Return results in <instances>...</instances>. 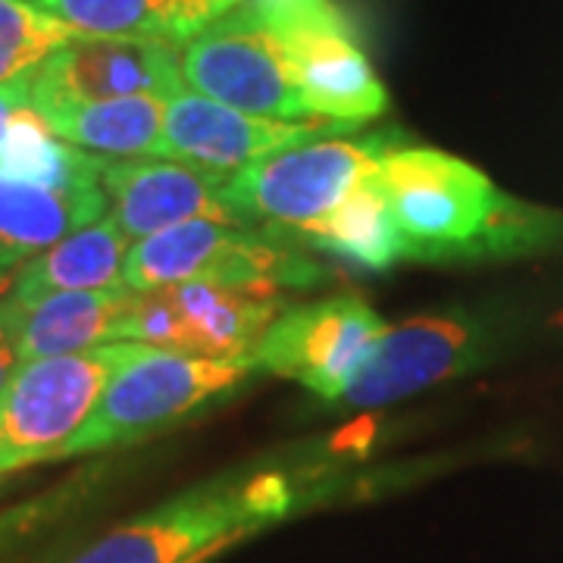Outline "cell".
Segmentation results:
<instances>
[{"label": "cell", "mask_w": 563, "mask_h": 563, "mask_svg": "<svg viewBox=\"0 0 563 563\" xmlns=\"http://www.w3.org/2000/svg\"><path fill=\"white\" fill-rule=\"evenodd\" d=\"M404 261L485 263L563 244V210L498 188L479 166L439 147L401 144L379 161Z\"/></svg>", "instance_id": "obj_1"}, {"label": "cell", "mask_w": 563, "mask_h": 563, "mask_svg": "<svg viewBox=\"0 0 563 563\" xmlns=\"http://www.w3.org/2000/svg\"><path fill=\"white\" fill-rule=\"evenodd\" d=\"M401 144L404 135L395 129L291 144L225 176L222 198L247 229H288L295 235L332 213L363 173Z\"/></svg>", "instance_id": "obj_2"}, {"label": "cell", "mask_w": 563, "mask_h": 563, "mask_svg": "<svg viewBox=\"0 0 563 563\" xmlns=\"http://www.w3.org/2000/svg\"><path fill=\"white\" fill-rule=\"evenodd\" d=\"M254 373V357L207 361L141 347L132 361L117 369L95 413L66 444L63 457L135 444L163 429H173L239 391Z\"/></svg>", "instance_id": "obj_3"}, {"label": "cell", "mask_w": 563, "mask_h": 563, "mask_svg": "<svg viewBox=\"0 0 563 563\" xmlns=\"http://www.w3.org/2000/svg\"><path fill=\"white\" fill-rule=\"evenodd\" d=\"M144 344L110 342L79 354L22 363L0 391V476L60 461L95 413L103 388Z\"/></svg>", "instance_id": "obj_4"}, {"label": "cell", "mask_w": 563, "mask_h": 563, "mask_svg": "<svg viewBox=\"0 0 563 563\" xmlns=\"http://www.w3.org/2000/svg\"><path fill=\"white\" fill-rule=\"evenodd\" d=\"M179 69L188 91L232 110L282 122L320 120L303 103L282 35L247 0L181 44Z\"/></svg>", "instance_id": "obj_5"}, {"label": "cell", "mask_w": 563, "mask_h": 563, "mask_svg": "<svg viewBox=\"0 0 563 563\" xmlns=\"http://www.w3.org/2000/svg\"><path fill=\"white\" fill-rule=\"evenodd\" d=\"M507 322L495 313L451 307L385 329L366 361L344 385V407H383L404 401L422 388L476 373L501 357Z\"/></svg>", "instance_id": "obj_6"}, {"label": "cell", "mask_w": 563, "mask_h": 563, "mask_svg": "<svg viewBox=\"0 0 563 563\" xmlns=\"http://www.w3.org/2000/svg\"><path fill=\"white\" fill-rule=\"evenodd\" d=\"M273 285L179 282L141 291L122 322L120 342H135L185 357L242 361L282 313Z\"/></svg>", "instance_id": "obj_7"}, {"label": "cell", "mask_w": 563, "mask_h": 563, "mask_svg": "<svg viewBox=\"0 0 563 563\" xmlns=\"http://www.w3.org/2000/svg\"><path fill=\"white\" fill-rule=\"evenodd\" d=\"M242 473L195 485L161 507L98 536L57 563H198L201 554L251 532Z\"/></svg>", "instance_id": "obj_8"}, {"label": "cell", "mask_w": 563, "mask_h": 563, "mask_svg": "<svg viewBox=\"0 0 563 563\" xmlns=\"http://www.w3.org/2000/svg\"><path fill=\"white\" fill-rule=\"evenodd\" d=\"M385 329L369 303L335 295L279 313L251 357L257 373L295 379L322 401L335 404Z\"/></svg>", "instance_id": "obj_9"}, {"label": "cell", "mask_w": 563, "mask_h": 563, "mask_svg": "<svg viewBox=\"0 0 563 563\" xmlns=\"http://www.w3.org/2000/svg\"><path fill=\"white\" fill-rule=\"evenodd\" d=\"M266 22L285 41L301 98L313 117L357 129L388 110L383 79L332 0H313L298 13Z\"/></svg>", "instance_id": "obj_10"}, {"label": "cell", "mask_w": 563, "mask_h": 563, "mask_svg": "<svg viewBox=\"0 0 563 563\" xmlns=\"http://www.w3.org/2000/svg\"><path fill=\"white\" fill-rule=\"evenodd\" d=\"M179 91V47L166 41L79 35L32 69V107L38 113L132 95L173 101Z\"/></svg>", "instance_id": "obj_11"}, {"label": "cell", "mask_w": 563, "mask_h": 563, "mask_svg": "<svg viewBox=\"0 0 563 563\" xmlns=\"http://www.w3.org/2000/svg\"><path fill=\"white\" fill-rule=\"evenodd\" d=\"M351 129L354 125L325 120H263V117L232 110L225 103L210 101L198 91L185 88L166 103L161 157L232 176L247 163L261 161L266 154H276L282 147L313 139H329V135H344Z\"/></svg>", "instance_id": "obj_12"}, {"label": "cell", "mask_w": 563, "mask_h": 563, "mask_svg": "<svg viewBox=\"0 0 563 563\" xmlns=\"http://www.w3.org/2000/svg\"><path fill=\"white\" fill-rule=\"evenodd\" d=\"M222 173L179 161H110L103 169L110 217L132 242L188 220L242 225L222 198Z\"/></svg>", "instance_id": "obj_13"}, {"label": "cell", "mask_w": 563, "mask_h": 563, "mask_svg": "<svg viewBox=\"0 0 563 563\" xmlns=\"http://www.w3.org/2000/svg\"><path fill=\"white\" fill-rule=\"evenodd\" d=\"M103 185L57 191L0 176V279L29 257L60 244L73 232L107 217Z\"/></svg>", "instance_id": "obj_14"}, {"label": "cell", "mask_w": 563, "mask_h": 563, "mask_svg": "<svg viewBox=\"0 0 563 563\" xmlns=\"http://www.w3.org/2000/svg\"><path fill=\"white\" fill-rule=\"evenodd\" d=\"M132 301L135 291L122 282L98 291H60L32 303L22 322V363L120 342V329L132 310Z\"/></svg>", "instance_id": "obj_15"}, {"label": "cell", "mask_w": 563, "mask_h": 563, "mask_svg": "<svg viewBox=\"0 0 563 563\" xmlns=\"http://www.w3.org/2000/svg\"><path fill=\"white\" fill-rule=\"evenodd\" d=\"M129 247L132 239L107 213L25 263L10 298H16L22 310H29L32 303L60 291H98V288L122 285V266L129 257Z\"/></svg>", "instance_id": "obj_16"}, {"label": "cell", "mask_w": 563, "mask_h": 563, "mask_svg": "<svg viewBox=\"0 0 563 563\" xmlns=\"http://www.w3.org/2000/svg\"><path fill=\"white\" fill-rule=\"evenodd\" d=\"M295 239L317 251L335 254L366 273H388L395 263L404 261L401 232L379 176V163L363 173L361 181L344 195L332 213L295 232Z\"/></svg>", "instance_id": "obj_17"}, {"label": "cell", "mask_w": 563, "mask_h": 563, "mask_svg": "<svg viewBox=\"0 0 563 563\" xmlns=\"http://www.w3.org/2000/svg\"><path fill=\"white\" fill-rule=\"evenodd\" d=\"M79 35L151 38L181 47L207 22L222 16L213 0H29Z\"/></svg>", "instance_id": "obj_18"}, {"label": "cell", "mask_w": 563, "mask_h": 563, "mask_svg": "<svg viewBox=\"0 0 563 563\" xmlns=\"http://www.w3.org/2000/svg\"><path fill=\"white\" fill-rule=\"evenodd\" d=\"M166 98L132 95L113 101L69 103L41 113L57 139L101 157H161Z\"/></svg>", "instance_id": "obj_19"}, {"label": "cell", "mask_w": 563, "mask_h": 563, "mask_svg": "<svg viewBox=\"0 0 563 563\" xmlns=\"http://www.w3.org/2000/svg\"><path fill=\"white\" fill-rule=\"evenodd\" d=\"M79 38L76 29L54 20L29 0H0V81L20 79L57 47Z\"/></svg>", "instance_id": "obj_20"}, {"label": "cell", "mask_w": 563, "mask_h": 563, "mask_svg": "<svg viewBox=\"0 0 563 563\" xmlns=\"http://www.w3.org/2000/svg\"><path fill=\"white\" fill-rule=\"evenodd\" d=\"M244 504H247V514L254 517V523L266 526L273 520H282L298 504V495L285 473L266 470V473H254L244 479Z\"/></svg>", "instance_id": "obj_21"}, {"label": "cell", "mask_w": 563, "mask_h": 563, "mask_svg": "<svg viewBox=\"0 0 563 563\" xmlns=\"http://www.w3.org/2000/svg\"><path fill=\"white\" fill-rule=\"evenodd\" d=\"M25 310L16 298H0V391L13 379V373L22 366L20 339Z\"/></svg>", "instance_id": "obj_22"}, {"label": "cell", "mask_w": 563, "mask_h": 563, "mask_svg": "<svg viewBox=\"0 0 563 563\" xmlns=\"http://www.w3.org/2000/svg\"><path fill=\"white\" fill-rule=\"evenodd\" d=\"M376 432H379V420L376 417H361V420L347 422L344 429H339L329 439V451H335V454H363V451L373 448Z\"/></svg>", "instance_id": "obj_23"}, {"label": "cell", "mask_w": 563, "mask_h": 563, "mask_svg": "<svg viewBox=\"0 0 563 563\" xmlns=\"http://www.w3.org/2000/svg\"><path fill=\"white\" fill-rule=\"evenodd\" d=\"M29 103H32V73H25L20 79L0 81V144L7 139L13 117Z\"/></svg>", "instance_id": "obj_24"}, {"label": "cell", "mask_w": 563, "mask_h": 563, "mask_svg": "<svg viewBox=\"0 0 563 563\" xmlns=\"http://www.w3.org/2000/svg\"><path fill=\"white\" fill-rule=\"evenodd\" d=\"M251 7H257L266 20H282L288 13H298L303 7H310L313 0H247Z\"/></svg>", "instance_id": "obj_25"}, {"label": "cell", "mask_w": 563, "mask_h": 563, "mask_svg": "<svg viewBox=\"0 0 563 563\" xmlns=\"http://www.w3.org/2000/svg\"><path fill=\"white\" fill-rule=\"evenodd\" d=\"M213 3H220L222 10H232V7H239V3H244V0H213Z\"/></svg>", "instance_id": "obj_26"}, {"label": "cell", "mask_w": 563, "mask_h": 563, "mask_svg": "<svg viewBox=\"0 0 563 563\" xmlns=\"http://www.w3.org/2000/svg\"><path fill=\"white\" fill-rule=\"evenodd\" d=\"M0 282H3V279H0Z\"/></svg>", "instance_id": "obj_27"}]
</instances>
